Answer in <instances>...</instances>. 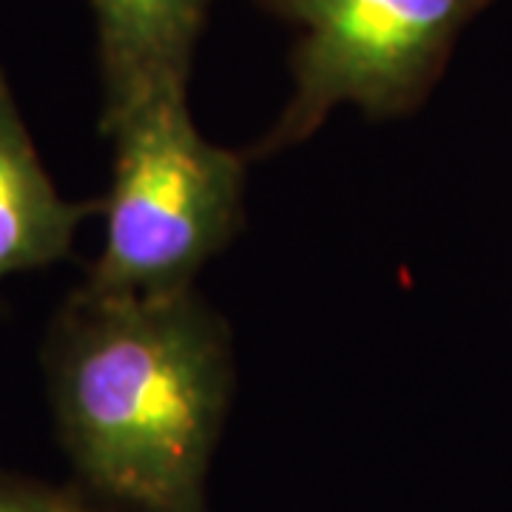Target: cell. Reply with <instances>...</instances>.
I'll return each instance as SVG.
<instances>
[{
    "label": "cell",
    "instance_id": "cell-1",
    "mask_svg": "<svg viewBox=\"0 0 512 512\" xmlns=\"http://www.w3.org/2000/svg\"><path fill=\"white\" fill-rule=\"evenodd\" d=\"M43 376L57 441L89 498L111 512H211L234 350L197 288L83 282L49 325Z\"/></svg>",
    "mask_w": 512,
    "mask_h": 512
},
{
    "label": "cell",
    "instance_id": "cell-2",
    "mask_svg": "<svg viewBox=\"0 0 512 512\" xmlns=\"http://www.w3.org/2000/svg\"><path fill=\"white\" fill-rule=\"evenodd\" d=\"M103 134L114 165L103 248L86 282L114 293L194 288L245 222V160L202 137L188 94L151 100Z\"/></svg>",
    "mask_w": 512,
    "mask_h": 512
},
{
    "label": "cell",
    "instance_id": "cell-3",
    "mask_svg": "<svg viewBox=\"0 0 512 512\" xmlns=\"http://www.w3.org/2000/svg\"><path fill=\"white\" fill-rule=\"evenodd\" d=\"M299 26L291 100L256 146L259 157L299 146L330 111L356 106L404 117L433 92L456 40L493 0H254Z\"/></svg>",
    "mask_w": 512,
    "mask_h": 512
},
{
    "label": "cell",
    "instance_id": "cell-4",
    "mask_svg": "<svg viewBox=\"0 0 512 512\" xmlns=\"http://www.w3.org/2000/svg\"><path fill=\"white\" fill-rule=\"evenodd\" d=\"M214 0H89L100 63V128L160 97L188 94Z\"/></svg>",
    "mask_w": 512,
    "mask_h": 512
},
{
    "label": "cell",
    "instance_id": "cell-5",
    "mask_svg": "<svg viewBox=\"0 0 512 512\" xmlns=\"http://www.w3.org/2000/svg\"><path fill=\"white\" fill-rule=\"evenodd\" d=\"M100 211L103 200H66L57 191L0 69V282L72 256L80 222Z\"/></svg>",
    "mask_w": 512,
    "mask_h": 512
},
{
    "label": "cell",
    "instance_id": "cell-6",
    "mask_svg": "<svg viewBox=\"0 0 512 512\" xmlns=\"http://www.w3.org/2000/svg\"><path fill=\"white\" fill-rule=\"evenodd\" d=\"M0 512H111L80 487L66 490L46 481L0 470Z\"/></svg>",
    "mask_w": 512,
    "mask_h": 512
}]
</instances>
